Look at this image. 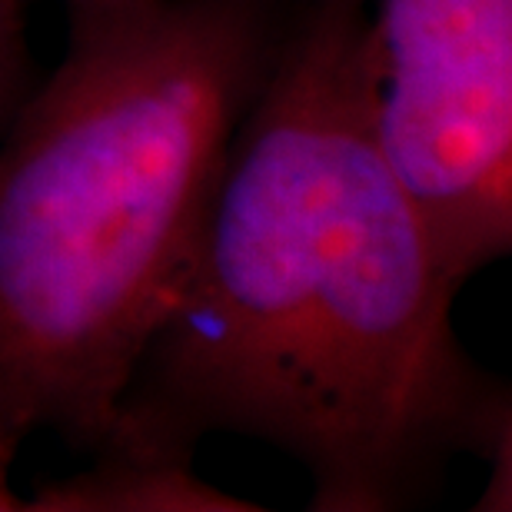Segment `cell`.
<instances>
[{"mask_svg":"<svg viewBox=\"0 0 512 512\" xmlns=\"http://www.w3.org/2000/svg\"><path fill=\"white\" fill-rule=\"evenodd\" d=\"M370 0H293L197 250L94 456L193 466L210 433L306 469L313 512H399L456 456L506 479L512 399L376 143ZM496 473V479H499Z\"/></svg>","mask_w":512,"mask_h":512,"instance_id":"6da1fadb","label":"cell"},{"mask_svg":"<svg viewBox=\"0 0 512 512\" xmlns=\"http://www.w3.org/2000/svg\"><path fill=\"white\" fill-rule=\"evenodd\" d=\"M293 0H67L0 133V456H94L197 250Z\"/></svg>","mask_w":512,"mask_h":512,"instance_id":"7a4b0ae2","label":"cell"},{"mask_svg":"<svg viewBox=\"0 0 512 512\" xmlns=\"http://www.w3.org/2000/svg\"><path fill=\"white\" fill-rule=\"evenodd\" d=\"M376 143L456 286L512 250V0H370Z\"/></svg>","mask_w":512,"mask_h":512,"instance_id":"3957f363","label":"cell"},{"mask_svg":"<svg viewBox=\"0 0 512 512\" xmlns=\"http://www.w3.org/2000/svg\"><path fill=\"white\" fill-rule=\"evenodd\" d=\"M34 512H256V503L220 493L193 466H160L127 456H90L84 473L40 483L24 499Z\"/></svg>","mask_w":512,"mask_h":512,"instance_id":"277c9868","label":"cell"},{"mask_svg":"<svg viewBox=\"0 0 512 512\" xmlns=\"http://www.w3.org/2000/svg\"><path fill=\"white\" fill-rule=\"evenodd\" d=\"M37 84L27 37V0H0V133Z\"/></svg>","mask_w":512,"mask_h":512,"instance_id":"5b68a950","label":"cell"},{"mask_svg":"<svg viewBox=\"0 0 512 512\" xmlns=\"http://www.w3.org/2000/svg\"><path fill=\"white\" fill-rule=\"evenodd\" d=\"M10 466H14V463H7V459L0 456V512H17V509H24V499H20L17 493H10V486H7Z\"/></svg>","mask_w":512,"mask_h":512,"instance_id":"8992f818","label":"cell"}]
</instances>
